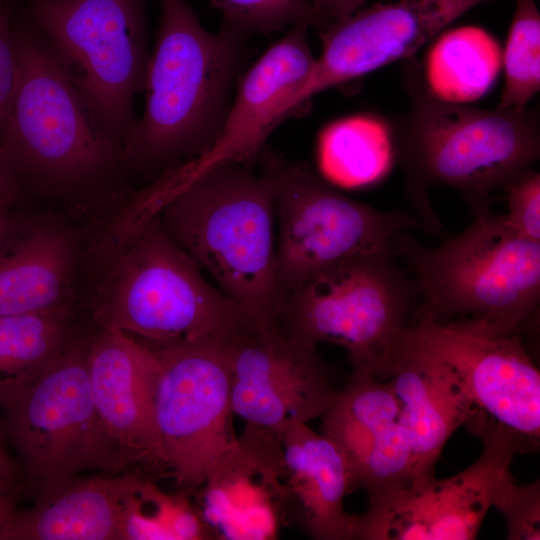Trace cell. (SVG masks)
<instances>
[{
  "mask_svg": "<svg viewBox=\"0 0 540 540\" xmlns=\"http://www.w3.org/2000/svg\"><path fill=\"white\" fill-rule=\"evenodd\" d=\"M159 2L144 112L122 147L126 167L155 179L212 146L247 53V34L225 25L211 33L184 0Z\"/></svg>",
  "mask_w": 540,
  "mask_h": 540,
  "instance_id": "cell-1",
  "label": "cell"
},
{
  "mask_svg": "<svg viewBox=\"0 0 540 540\" xmlns=\"http://www.w3.org/2000/svg\"><path fill=\"white\" fill-rule=\"evenodd\" d=\"M147 204L230 301L260 327L279 332L275 181L265 165L257 173L248 162L225 164L152 193Z\"/></svg>",
  "mask_w": 540,
  "mask_h": 540,
  "instance_id": "cell-2",
  "label": "cell"
},
{
  "mask_svg": "<svg viewBox=\"0 0 540 540\" xmlns=\"http://www.w3.org/2000/svg\"><path fill=\"white\" fill-rule=\"evenodd\" d=\"M411 106L394 131L396 157L418 222L432 233L441 223L428 199L435 185L456 189L473 217L490 211L491 195L540 155L536 111L478 109L431 96L415 73L409 74Z\"/></svg>",
  "mask_w": 540,
  "mask_h": 540,
  "instance_id": "cell-3",
  "label": "cell"
},
{
  "mask_svg": "<svg viewBox=\"0 0 540 540\" xmlns=\"http://www.w3.org/2000/svg\"><path fill=\"white\" fill-rule=\"evenodd\" d=\"M109 252L93 306L97 327L151 347L221 338L248 317L165 231L137 208Z\"/></svg>",
  "mask_w": 540,
  "mask_h": 540,
  "instance_id": "cell-4",
  "label": "cell"
},
{
  "mask_svg": "<svg viewBox=\"0 0 540 540\" xmlns=\"http://www.w3.org/2000/svg\"><path fill=\"white\" fill-rule=\"evenodd\" d=\"M17 84L0 147L24 184L51 193L114 192L126 167L68 79L24 2L15 27Z\"/></svg>",
  "mask_w": 540,
  "mask_h": 540,
  "instance_id": "cell-5",
  "label": "cell"
},
{
  "mask_svg": "<svg viewBox=\"0 0 540 540\" xmlns=\"http://www.w3.org/2000/svg\"><path fill=\"white\" fill-rule=\"evenodd\" d=\"M407 231L393 252L401 255L420 295L415 318L439 323L469 320L502 334H520L540 301V242L490 211L439 246L428 248Z\"/></svg>",
  "mask_w": 540,
  "mask_h": 540,
  "instance_id": "cell-6",
  "label": "cell"
},
{
  "mask_svg": "<svg viewBox=\"0 0 540 540\" xmlns=\"http://www.w3.org/2000/svg\"><path fill=\"white\" fill-rule=\"evenodd\" d=\"M394 255L381 249L320 270L281 297L278 331L307 346L338 345L352 372L388 380L402 333L420 307L416 283Z\"/></svg>",
  "mask_w": 540,
  "mask_h": 540,
  "instance_id": "cell-7",
  "label": "cell"
},
{
  "mask_svg": "<svg viewBox=\"0 0 540 540\" xmlns=\"http://www.w3.org/2000/svg\"><path fill=\"white\" fill-rule=\"evenodd\" d=\"M145 0H24L62 70L121 150L150 60Z\"/></svg>",
  "mask_w": 540,
  "mask_h": 540,
  "instance_id": "cell-8",
  "label": "cell"
},
{
  "mask_svg": "<svg viewBox=\"0 0 540 540\" xmlns=\"http://www.w3.org/2000/svg\"><path fill=\"white\" fill-rule=\"evenodd\" d=\"M275 181L276 278L281 297L341 260L392 248L419 224L401 211H381L336 190L303 162L267 157Z\"/></svg>",
  "mask_w": 540,
  "mask_h": 540,
  "instance_id": "cell-9",
  "label": "cell"
},
{
  "mask_svg": "<svg viewBox=\"0 0 540 540\" xmlns=\"http://www.w3.org/2000/svg\"><path fill=\"white\" fill-rule=\"evenodd\" d=\"M229 335L149 346L156 355L152 414L160 453L177 489L190 497L238 438L232 421Z\"/></svg>",
  "mask_w": 540,
  "mask_h": 540,
  "instance_id": "cell-10",
  "label": "cell"
},
{
  "mask_svg": "<svg viewBox=\"0 0 540 540\" xmlns=\"http://www.w3.org/2000/svg\"><path fill=\"white\" fill-rule=\"evenodd\" d=\"M88 336L81 334L9 409L3 433L40 491L85 470H104V452L87 370Z\"/></svg>",
  "mask_w": 540,
  "mask_h": 540,
  "instance_id": "cell-11",
  "label": "cell"
},
{
  "mask_svg": "<svg viewBox=\"0 0 540 540\" xmlns=\"http://www.w3.org/2000/svg\"><path fill=\"white\" fill-rule=\"evenodd\" d=\"M399 343L445 363L477 413L509 431L519 453L538 452L540 372L520 334L497 333L469 320L439 323L419 315Z\"/></svg>",
  "mask_w": 540,
  "mask_h": 540,
  "instance_id": "cell-12",
  "label": "cell"
},
{
  "mask_svg": "<svg viewBox=\"0 0 540 540\" xmlns=\"http://www.w3.org/2000/svg\"><path fill=\"white\" fill-rule=\"evenodd\" d=\"M465 427L482 442L470 466L445 479L435 476L417 485L368 500L355 514L358 540H471L478 535L502 480L510 474L516 438L481 414Z\"/></svg>",
  "mask_w": 540,
  "mask_h": 540,
  "instance_id": "cell-13",
  "label": "cell"
},
{
  "mask_svg": "<svg viewBox=\"0 0 540 540\" xmlns=\"http://www.w3.org/2000/svg\"><path fill=\"white\" fill-rule=\"evenodd\" d=\"M231 401L245 423L275 432L321 417L334 389L317 347L292 342L249 318L228 337Z\"/></svg>",
  "mask_w": 540,
  "mask_h": 540,
  "instance_id": "cell-14",
  "label": "cell"
},
{
  "mask_svg": "<svg viewBox=\"0 0 540 540\" xmlns=\"http://www.w3.org/2000/svg\"><path fill=\"white\" fill-rule=\"evenodd\" d=\"M465 12L443 0H398L327 25L320 56L281 103L275 127L301 113L324 90L410 57Z\"/></svg>",
  "mask_w": 540,
  "mask_h": 540,
  "instance_id": "cell-15",
  "label": "cell"
},
{
  "mask_svg": "<svg viewBox=\"0 0 540 540\" xmlns=\"http://www.w3.org/2000/svg\"><path fill=\"white\" fill-rule=\"evenodd\" d=\"M154 350L120 330L98 327L88 336L87 370L104 452V471L135 468L168 473L152 414Z\"/></svg>",
  "mask_w": 540,
  "mask_h": 540,
  "instance_id": "cell-16",
  "label": "cell"
},
{
  "mask_svg": "<svg viewBox=\"0 0 540 540\" xmlns=\"http://www.w3.org/2000/svg\"><path fill=\"white\" fill-rule=\"evenodd\" d=\"M212 540H272L287 523L283 447L245 423L235 444L191 495Z\"/></svg>",
  "mask_w": 540,
  "mask_h": 540,
  "instance_id": "cell-17",
  "label": "cell"
},
{
  "mask_svg": "<svg viewBox=\"0 0 540 540\" xmlns=\"http://www.w3.org/2000/svg\"><path fill=\"white\" fill-rule=\"evenodd\" d=\"M321 418L322 433L347 460L353 491L371 500L411 485V446L388 382L352 372Z\"/></svg>",
  "mask_w": 540,
  "mask_h": 540,
  "instance_id": "cell-18",
  "label": "cell"
},
{
  "mask_svg": "<svg viewBox=\"0 0 540 540\" xmlns=\"http://www.w3.org/2000/svg\"><path fill=\"white\" fill-rule=\"evenodd\" d=\"M308 28L305 24L291 27L241 77L222 128L209 150L169 172L174 187L219 166L249 162L256 156L275 129L281 103L315 61L307 38Z\"/></svg>",
  "mask_w": 540,
  "mask_h": 540,
  "instance_id": "cell-19",
  "label": "cell"
},
{
  "mask_svg": "<svg viewBox=\"0 0 540 540\" xmlns=\"http://www.w3.org/2000/svg\"><path fill=\"white\" fill-rule=\"evenodd\" d=\"M78 258L63 223L19 219L0 241V315L73 308Z\"/></svg>",
  "mask_w": 540,
  "mask_h": 540,
  "instance_id": "cell-20",
  "label": "cell"
},
{
  "mask_svg": "<svg viewBox=\"0 0 540 540\" xmlns=\"http://www.w3.org/2000/svg\"><path fill=\"white\" fill-rule=\"evenodd\" d=\"M388 380L411 446V485H417L435 476L446 442L476 410L445 363L400 343Z\"/></svg>",
  "mask_w": 540,
  "mask_h": 540,
  "instance_id": "cell-21",
  "label": "cell"
},
{
  "mask_svg": "<svg viewBox=\"0 0 540 540\" xmlns=\"http://www.w3.org/2000/svg\"><path fill=\"white\" fill-rule=\"evenodd\" d=\"M287 491V523L316 540H351L355 514L345 510L353 492L347 460L330 437L307 424L279 435Z\"/></svg>",
  "mask_w": 540,
  "mask_h": 540,
  "instance_id": "cell-22",
  "label": "cell"
},
{
  "mask_svg": "<svg viewBox=\"0 0 540 540\" xmlns=\"http://www.w3.org/2000/svg\"><path fill=\"white\" fill-rule=\"evenodd\" d=\"M135 475L74 477L42 489L32 507L13 512L0 540H121L123 503Z\"/></svg>",
  "mask_w": 540,
  "mask_h": 540,
  "instance_id": "cell-23",
  "label": "cell"
},
{
  "mask_svg": "<svg viewBox=\"0 0 540 540\" xmlns=\"http://www.w3.org/2000/svg\"><path fill=\"white\" fill-rule=\"evenodd\" d=\"M83 333L73 308L0 315V408L12 407Z\"/></svg>",
  "mask_w": 540,
  "mask_h": 540,
  "instance_id": "cell-24",
  "label": "cell"
},
{
  "mask_svg": "<svg viewBox=\"0 0 540 540\" xmlns=\"http://www.w3.org/2000/svg\"><path fill=\"white\" fill-rule=\"evenodd\" d=\"M501 66L497 40L481 27L461 26L443 32L430 46L422 84L440 101L467 104L487 93Z\"/></svg>",
  "mask_w": 540,
  "mask_h": 540,
  "instance_id": "cell-25",
  "label": "cell"
},
{
  "mask_svg": "<svg viewBox=\"0 0 540 540\" xmlns=\"http://www.w3.org/2000/svg\"><path fill=\"white\" fill-rule=\"evenodd\" d=\"M396 158L392 127L370 114L340 118L320 132L317 163L330 184L360 188L382 180Z\"/></svg>",
  "mask_w": 540,
  "mask_h": 540,
  "instance_id": "cell-26",
  "label": "cell"
},
{
  "mask_svg": "<svg viewBox=\"0 0 540 540\" xmlns=\"http://www.w3.org/2000/svg\"><path fill=\"white\" fill-rule=\"evenodd\" d=\"M121 540H212L190 496L136 474L123 503Z\"/></svg>",
  "mask_w": 540,
  "mask_h": 540,
  "instance_id": "cell-27",
  "label": "cell"
},
{
  "mask_svg": "<svg viewBox=\"0 0 540 540\" xmlns=\"http://www.w3.org/2000/svg\"><path fill=\"white\" fill-rule=\"evenodd\" d=\"M502 54L504 87L497 108L523 111L540 88V13L535 0H515Z\"/></svg>",
  "mask_w": 540,
  "mask_h": 540,
  "instance_id": "cell-28",
  "label": "cell"
},
{
  "mask_svg": "<svg viewBox=\"0 0 540 540\" xmlns=\"http://www.w3.org/2000/svg\"><path fill=\"white\" fill-rule=\"evenodd\" d=\"M223 25L245 34L271 33L300 24L324 28L307 0H210Z\"/></svg>",
  "mask_w": 540,
  "mask_h": 540,
  "instance_id": "cell-29",
  "label": "cell"
},
{
  "mask_svg": "<svg viewBox=\"0 0 540 540\" xmlns=\"http://www.w3.org/2000/svg\"><path fill=\"white\" fill-rule=\"evenodd\" d=\"M492 507L505 518L507 539H540V481L518 485L508 474L496 489Z\"/></svg>",
  "mask_w": 540,
  "mask_h": 540,
  "instance_id": "cell-30",
  "label": "cell"
},
{
  "mask_svg": "<svg viewBox=\"0 0 540 540\" xmlns=\"http://www.w3.org/2000/svg\"><path fill=\"white\" fill-rule=\"evenodd\" d=\"M511 226L522 235L540 242V174L530 168L503 189Z\"/></svg>",
  "mask_w": 540,
  "mask_h": 540,
  "instance_id": "cell-31",
  "label": "cell"
},
{
  "mask_svg": "<svg viewBox=\"0 0 540 540\" xmlns=\"http://www.w3.org/2000/svg\"><path fill=\"white\" fill-rule=\"evenodd\" d=\"M22 2L0 0V145L17 84L15 27Z\"/></svg>",
  "mask_w": 540,
  "mask_h": 540,
  "instance_id": "cell-32",
  "label": "cell"
},
{
  "mask_svg": "<svg viewBox=\"0 0 540 540\" xmlns=\"http://www.w3.org/2000/svg\"><path fill=\"white\" fill-rule=\"evenodd\" d=\"M26 185L0 147V208L11 209Z\"/></svg>",
  "mask_w": 540,
  "mask_h": 540,
  "instance_id": "cell-33",
  "label": "cell"
},
{
  "mask_svg": "<svg viewBox=\"0 0 540 540\" xmlns=\"http://www.w3.org/2000/svg\"><path fill=\"white\" fill-rule=\"evenodd\" d=\"M324 24V28L344 19L358 10L368 0H307Z\"/></svg>",
  "mask_w": 540,
  "mask_h": 540,
  "instance_id": "cell-34",
  "label": "cell"
},
{
  "mask_svg": "<svg viewBox=\"0 0 540 540\" xmlns=\"http://www.w3.org/2000/svg\"><path fill=\"white\" fill-rule=\"evenodd\" d=\"M18 471L1 444L0 437V491L19 490Z\"/></svg>",
  "mask_w": 540,
  "mask_h": 540,
  "instance_id": "cell-35",
  "label": "cell"
},
{
  "mask_svg": "<svg viewBox=\"0 0 540 540\" xmlns=\"http://www.w3.org/2000/svg\"><path fill=\"white\" fill-rule=\"evenodd\" d=\"M18 491H0V531L16 510Z\"/></svg>",
  "mask_w": 540,
  "mask_h": 540,
  "instance_id": "cell-36",
  "label": "cell"
},
{
  "mask_svg": "<svg viewBox=\"0 0 540 540\" xmlns=\"http://www.w3.org/2000/svg\"><path fill=\"white\" fill-rule=\"evenodd\" d=\"M18 220L10 209L0 208V241L12 230Z\"/></svg>",
  "mask_w": 540,
  "mask_h": 540,
  "instance_id": "cell-37",
  "label": "cell"
},
{
  "mask_svg": "<svg viewBox=\"0 0 540 540\" xmlns=\"http://www.w3.org/2000/svg\"><path fill=\"white\" fill-rule=\"evenodd\" d=\"M464 8L466 11L487 0H443Z\"/></svg>",
  "mask_w": 540,
  "mask_h": 540,
  "instance_id": "cell-38",
  "label": "cell"
}]
</instances>
